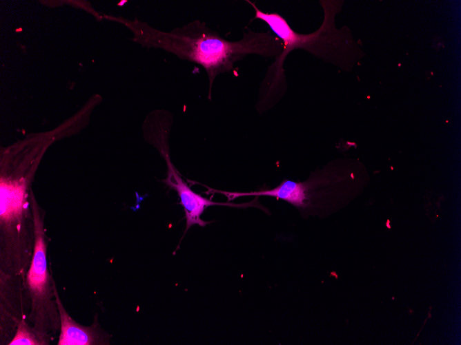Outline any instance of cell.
I'll return each instance as SVG.
<instances>
[{
	"label": "cell",
	"instance_id": "obj_1",
	"mask_svg": "<svg viewBox=\"0 0 461 345\" xmlns=\"http://www.w3.org/2000/svg\"><path fill=\"white\" fill-rule=\"evenodd\" d=\"M135 32L136 40L147 46L159 48L178 58L200 65L208 79V96L220 74L230 72L234 63L248 54L276 57L283 51L282 41L269 31L248 30L235 41L224 39L206 23L194 20L169 32L153 29L140 22L126 23Z\"/></svg>",
	"mask_w": 461,
	"mask_h": 345
},
{
	"label": "cell",
	"instance_id": "obj_2",
	"mask_svg": "<svg viewBox=\"0 0 461 345\" xmlns=\"http://www.w3.org/2000/svg\"><path fill=\"white\" fill-rule=\"evenodd\" d=\"M255 10L254 19L264 21L282 41L283 51L275 57L274 62L268 67L261 83L256 105L267 111L273 107L286 92V81L283 65L288 54L293 50L302 48L324 58L340 57L337 52L342 50L341 36L337 30L332 28L330 12H326L323 25L317 32L310 34H302L294 31L286 20L276 12L267 13L260 10L251 1H246Z\"/></svg>",
	"mask_w": 461,
	"mask_h": 345
},
{
	"label": "cell",
	"instance_id": "obj_3",
	"mask_svg": "<svg viewBox=\"0 0 461 345\" xmlns=\"http://www.w3.org/2000/svg\"><path fill=\"white\" fill-rule=\"evenodd\" d=\"M30 200L34 247L26 275V291L30 302L28 320L43 345H48L60 330V319L54 295V280L48 269L43 221L32 193Z\"/></svg>",
	"mask_w": 461,
	"mask_h": 345
},
{
	"label": "cell",
	"instance_id": "obj_4",
	"mask_svg": "<svg viewBox=\"0 0 461 345\" xmlns=\"http://www.w3.org/2000/svg\"><path fill=\"white\" fill-rule=\"evenodd\" d=\"M0 195V219L4 235L1 268L8 275L23 278L32 259L31 247L23 232L28 209L26 184L1 178Z\"/></svg>",
	"mask_w": 461,
	"mask_h": 345
},
{
	"label": "cell",
	"instance_id": "obj_5",
	"mask_svg": "<svg viewBox=\"0 0 461 345\" xmlns=\"http://www.w3.org/2000/svg\"><path fill=\"white\" fill-rule=\"evenodd\" d=\"M173 123L172 114L166 111L161 112L159 124L155 134V145L161 155L166 161L167 178L163 182L170 189L175 190L180 198L186 218L194 219L199 217L208 205V199L195 193L183 181L179 173L173 165L169 150V136Z\"/></svg>",
	"mask_w": 461,
	"mask_h": 345
},
{
	"label": "cell",
	"instance_id": "obj_6",
	"mask_svg": "<svg viewBox=\"0 0 461 345\" xmlns=\"http://www.w3.org/2000/svg\"><path fill=\"white\" fill-rule=\"evenodd\" d=\"M54 295L60 319V330L57 345L108 344L109 336L99 327L98 322L84 326L77 324L63 306L53 280Z\"/></svg>",
	"mask_w": 461,
	"mask_h": 345
},
{
	"label": "cell",
	"instance_id": "obj_7",
	"mask_svg": "<svg viewBox=\"0 0 461 345\" xmlns=\"http://www.w3.org/2000/svg\"><path fill=\"white\" fill-rule=\"evenodd\" d=\"M26 316L19 321L14 336L8 345H43L32 326L26 321Z\"/></svg>",
	"mask_w": 461,
	"mask_h": 345
}]
</instances>
